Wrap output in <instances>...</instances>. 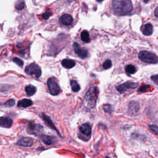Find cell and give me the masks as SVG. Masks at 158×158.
<instances>
[{
    "instance_id": "cell-10",
    "label": "cell",
    "mask_w": 158,
    "mask_h": 158,
    "mask_svg": "<svg viewBox=\"0 0 158 158\" xmlns=\"http://www.w3.org/2000/svg\"><path fill=\"white\" fill-rule=\"evenodd\" d=\"M129 112L131 115H137L140 111V105L135 102H132L129 104Z\"/></svg>"
},
{
    "instance_id": "cell-21",
    "label": "cell",
    "mask_w": 158,
    "mask_h": 158,
    "mask_svg": "<svg viewBox=\"0 0 158 158\" xmlns=\"http://www.w3.org/2000/svg\"><path fill=\"white\" fill-rule=\"evenodd\" d=\"M71 85L72 90L74 92H77L80 90V87L79 84L77 82V81L74 80H71Z\"/></svg>"
},
{
    "instance_id": "cell-1",
    "label": "cell",
    "mask_w": 158,
    "mask_h": 158,
    "mask_svg": "<svg viewBox=\"0 0 158 158\" xmlns=\"http://www.w3.org/2000/svg\"><path fill=\"white\" fill-rule=\"evenodd\" d=\"M112 6L114 14L119 16L127 14L133 9L130 0H113Z\"/></svg>"
},
{
    "instance_id": "cell-22",
    "label": "cell",
    "mask_w": 158,
    "mask_h": 158,
    "mask_svg": "<svg viewBox=\"0 0 158 158\" xmlns=\"http://www.w3.org/2000/svg\"><path fill=\"white\" fill-rule=\"evenodd\" d=\"M125 72L128 74H134L137 71L135 67L132 64H129L126 66L125 68Z\"/></svg>"
},
{
    "instance_id": "cell-11",
    "label": "cell",
    "mask_w": 158,
    "mask_h": 158,
    "mask_svg": "<svg viewBox=\"0 0 158 158\" xmlns=\"http://www.w3.org/2000/svg\"><path fill=\"white\" fill-rule=\"evenodd\" d=\"M17 144L24 147H30L34 144V140L30 137H23L17 142Z\"/></svg>"
},
{
    "instance_id": "cell-14",
    "label": "cell",
    "mask_w": 158,
    "mask_h": 158,
    "mask_svg": "<svg viewBox=\"0 0 158 158\" xmlns=\"http://www.w3.org/2000/svg\"><path fill=\"white\" fill-rule=\"evenodd\" d=\"M42 117H43V121L45 122V124L48 126V127L50 128V129H51L53 130H56V132H58V130H57L56 127V126L54 125V123L53 122V121L51 120V119H50L48 116H46V114H42ZM59 133V132H58Z\"/></svg>"
},
{
    "instance_id": "cell-25",
    "label": "cell",
    "mask_w": 158,
    "mask_h": 158,
    "mask_svg": "<svg viewBox=\"0 0 158 158\" xmlns=\"http://www.w3.org/2000/svg\"><path fill=\"white\" fill-rule=\"evenodd\" d=\"M15 103H16V102H15V100L14 99H10L4 103V105L6 107H10L14 106Z\"/></svg>"
},
{
    "instance_id": "cell-30",
    "label": "cell",
    "mask_w": 158,
    "mask_h": 158,
    "mask_svg": "<svg viewBox=\"0 0 158 158\" xmlns=\"http://www.w3.org/2000/svg\"><path fill=\"white\" fill-rule=\"evenodd\" d=\"M50 16H51V13H50V12H46L42 15V18L43 19L46 20V19H48L49 17H50Z\"/></svg>"
},
{
    "instance_id": "cell-15",
    "label": "cell",
    "mask_w": 158,
    "mask_h": 158,
    "mask_svg": "<svg viewBox=\"0 0 158 158\" xmlns=\"http://www.w3.org/2000/svg\"><path fill=\"white\" fill-rule=\"evenodd\" d=\"M142 32L144 35L149 36L153 32V27L151 24H147L143 27Z\"/></svg>"
},
{
    "instance_id": "cell-17",
    "label": "cell",
    "mask_w": 158,
    "mask_h": 158,
    "mask_svg": "<svg viewBox=\"0 0 158 158\" xmlns=\"http://www.w3.org/2000/svg\"><path fill=\"white\" fill-rule=\"evenodd\" d=\"M62 66L66 69H71L75 66V62L74 60L65 59L61 62Z\"/></svg>"
},
{
    "instance_id": "cell-33",
    "label": "cell",
    "mask_w": 158,
    "mask_h": 158,
    "mask_svg": "<svg viewBox=\"0 0 158 158\" xmlns=\"http://www.w3.org/2000/svg\"><path fill=\"white\" fill-rule=\"evenodd\" d=\"M143 1H144L145 3H148V0H143Z\"/></svg>"
},
{
    "instance_id": "cell-31",
    "label": "cell",
    "mask_w": 158,
    "mask_h": 158,
    "mask_svg": "<svg viewBox=\"0 0 158 158\" xmlns=\"http://www.w3.org/2000/svg\"><path fill=\"white\" fill-rule=\"evenodd\" d=\"M151 80H153L155 83L158 84V75H153V76L151 77Z\"/></svg>"
},
{
    "instance_id": "cell-3",
    "label": "cell",
    "mask_w": 158,
    "mask_h": 158,
    "mask_svg": "<svg viewBox=\"0 0 158 158\" xmlns=\"http://www.w3.org/2000/svg\"><path fill=\"white\" fill-rule=\"evenodd\" d=\"M138 58L142 61L149 64H157L158 62L157 56L151 52L142 51L138 54Z\"/></svg>"
},
{
    "instance_id": "cell-19",
    "label": "cell",
    "mask_w": 158,
    "mask_h": 158,
    "mask_svg": "<svg viewBox=\"0 0 158 158\" xmlns=\"http://www.w3.org/2000/svg\"><path fill=\"white\" fill-rule=\"evenodd\" d=\"M26 92L29 97H31L34 95V94L36 93V88L33 85H29L26 87Z\"/></svg>"
},
{
    "instance_id": "cell-34",
    "label": "cell",
    "mask_w": 158,
    "mask_h": 158,
    "mask_svg": "<svg viewBox=\"0 0 158 158\" xmlns=\"http://www.w3.org/2000/svg\"><path fill=\"white\" fill-rule=\"evenodd\" d=\"M97 1H98V2H102V1H103V0H97Z\"/></svg>"
},
{
    "instance_id": "cell-9",
    "label": "cell",
    "mask_w": 158,
    "mask_h": 158,
    "mask_svg": "<svg viewBox=\"0 0 158 158\" xmlns=\"http://www.w3.org/2000/svg\"><path fill=\"white\" fill-rule=\"evenodd\" d=\"M80 134L87 137L89 140L92 134V126L88 123L82 124L79 127Z\"/></svg>"
},
{
    "instance_id": "cell-26",
    "label": "cell",
    "mask_w": 158,
    "mask_h": 158,
    "mask_svg": "<svg viewBox=\"0 0 158 158\" xmlns=\"http://www.w3.org/2000/svg\"><path fill=\"white\" fill-rule=\"evenodd\" d=\"M149 128L151 131L154 132L156 135H158V126L155 125H149Z\"/></svg>"
},
{
    "instance_id": "cell-8",
    "label": "cell",
    "mask_w": 158,
    "mask_h": 158,
    "mask_svg": "<svg viewBox=\"0 0 158 158\" xmlns=\"http://www.w3.org/2000/svg\"><path fill=\"white\" fill-rule=\"evenodd\" d=\"M73 47L75 53H76L79 58L81 59H85L88 56V51L85 48H81L79 44L77 42H74L73 44Z\"/></svg>"
},
{
    "instance_id": "cell-6",
    "label": "cell",
    "mask_w": 158,
    "mask_h": 158,
    "mask_svg": "<svg viewBox=\"0 0 158 158\" xmlns=\"http://www.w3.org/2000/svg\"><path fill=\"white\" fill-rule=\"evenodd\" d=\"M47 84H48L49 92L52 94V95L55 96L60 93L61 88L55 78H53V77L49 78L48 80Z\"/></svg>"
},
{
    "instance_id": "cell-35",
    "label": "cell",
    "mask_w": 158,
    "mask_h": 158,
    "mask_svg": "<svg viewBox=\"0 0 158 158\" xmlns=\"http://www.w3.org/2000/svg\"><path fill=\"white\" fill-rule=\"evenodd\" d=\"M106 158H109V157H106Z\"/></svg>"
},
{
    "instance_id": "cell-18",
    "label": "cell",
    "mask_w": 158,
    "mask_h": 158,
    "mask_svg": "<svg viewBox=\"0 0 158 158\" xmlns=\"http://www.w3.org/2000/svg\"><path fill=\"white\" fill-rule=\"evenodd\" d=\"M41 138L42 142L47 145H51V144H53V143H54V138L51 136L41 135Z\"/></svg>"
},
{
    "instance_id": "cell-7",
    "label": "cell",
    "mask_w": 158,
    "mask_h": 158,
    "mask_svg": "<svg viewBox=\"0 0 158 158\" xmlns=\"http://www.w3.org/2000/svg\"><path fill=\"white\" fill-rule=\"evenodd\" d=\"M138 87V83H135L132 82H127L121 85L116 87L117 90L120 93H123L125 92L128 89H135Z\"/></svg>"
},
{
    "instance_id": "cell-28",
    "label": "cell",
    "mask_w": 158,
    "mask_h": 158,
    "mask_svg": "<svg viewBox=\"0 0 158 158\" xmlns=\"http://www.w3.org/2000/svg\"><path fill=\"white\" fill-rule=\"evenodd\" d=\"M150 88V85H143L142 87H140V88H139L138 91L140 92H145L149 90V88Z\"/></svg>"
},
{
    "instance_id": "cell-23",
    "label": "cell",
    "mask_w": 158,
    "mask_h": 158,
    "mask_svg": "<svg viewBox=\"0 0 158 158\" xmlns=\"http://www.w3.org/2000/svg\"><path fill=\"white\" fill-rule=\"evenodd\" d=\"M15 7L17 10H22L25 7V2L24 0H17L15 3Z\"/></svg>"
},
{
    "instance_id": "cell-5",
    "label": "cell",
    "mask_w": 158,
    "mask_h": 158,
    "mask_svg": "<svg viewBox=\"0 0 158 158\" xmlns=\"http://www.w3.org/2000/svg\"><path fill=\"white\" fill-rule=\"evenodd\" d=\"M25 72L28 75H35L36 78H40L41 75L40 67L35 63H31L25 69Z\"/></svg>"
},
{
    "instance_id": "cell-27",
    "label": "cell",
    "mask_w": 158,
    "mask_h": 158,
    "mask_svg": "<svg viewBox=\"0 0 158 158\" xmlns=\"http://www.w3.org/2000/svg\"><path fill=\"white\" fill-rule=\"evenodd\" d=\"M13 61L16 63L17 65H18L19 67H22L24 66V62L22 60L18 58H14L13 59Z\"/></svg>"
},
{
    "instance_id": "cell-2",
    "label": "cell",
    "mask_w": 158,
    "mask_h": 158,
    "mask_svg": "<svg viewBox=\"0 0 158 158\" xmlns=\"http://www.w3.org/2000/svg\"><path fill=\"white\" fill-rule=\"evenodd\" d=\"M99 90L97 87H92L87 92L84 98L85 106L88 109H93L96 106Z\"/></svg>"
},
{
    "instance_id": "cell-24",
    "label": "cell",
    "mask_w": 158,
    "mask_h": 158,
    "mask_svg": "<svg viewBox=\"0 0 158 158\" xmlns=\"http://www.w3.org/2000/svg\"><path fill=\"white\" fill-rule=\"evenodd\" d=\"M103 67L104 69L107 70V69H109L112 67V62L109 59H107L105 61V62L103 63Z\"/></svg>"
},
{
    "instance_id": "cell-13",
    "label": "cell",
    "mask_w": 158,
    "mask_h": 158,
    "mask_svg": "<svg viewBox=\"0 0 158 158\" xmlns=\"http://www.w3.org/2000/svg\"><path fill=\"white\" fill-rule=\"evenodd\" d=\"M60 22L65 26H70L73 22V18L69 14H64L60 17Z\"/></svg>"
},
{
    "instance_id": "cell-32",
    "label": "cell",
    "mask_w": 158,
    "mask_h": 158,
    "mask_svg": "<svg viewBox=\"0 0 158 158\" xmlns=\"http://www.w3.org/2000/svg\"><path fill=\"white\" fill-rule=\"evenodd\" d=\"M154 14H155V16L157 17H158V6H157V7L156 8V9L154 11Z\"/></svg>"
},
{
    "instance_id": "cell-16",
    "label": "cell",
    "mask_w": 158,
    "mask_h": 158,
    "mask_svg": "<svg viewBox=\"0 0 158 158\" xmlns=\"http://www.w3.org/2000/svg\"><path fill=\"white\" fill-rule=\"evenodd\" d=\"M32 104H33L32 101L29 99L24 98L22 99V100H20L19 102H18L17 106L19 107H23V108H26V107H30Z\"/></svg>"
},
{
    "instance_id": "cell-12",
    "label": "cell",
    "mask_w": 158,
    "mask_h": 158,
    "mask_svg": "<svg viewBox=\"0 0 158 158\" xmlns=\"http://www.w3.org/2000/svg\"><path fill=\"white\" fill-rule=\"evenodd\" d=\"M12 125V120L9 117H0V127L10 128Z\"/></svg>"
},
{
    "instance_id": "cell-29",
    "label": "cell",
    "mask_w": 158,
    "mask_h": 158,
    "mask_svg": "<svg viewBox=\"0 0 158 158\" xmlns=\"http://www.w3.org/2000/svg\"><path fill=\"white\" fill-rule=\"evenodd\" d=\"M103 109L106 112H111L112 111V107L109 104H105L103 106Z\"/></svg>"
},
{
    "instance_id": "cell-4",
    "label": "cell",
    "mask_w": 158,
    "mask_h": 158,
    "mask_svg": "<svg viewBox=\"0 0 158 158\" xmlns=\"http://www.w3.org/2000/svg\"><path fill=\"white\" fill-rule=\"evenodd\" d=\"M27 132L29 134L34 135L35 136H40L42 134L43 132V127L40 124L31 121L27 125Z\"/></svg>"
},
{
    "instance_id": "cell-20",
    "label": "cell",
    "mask_w": 158,
    "mask_h": 158,
    "mask_svg": "<svg viewBox=\"0 0 158 158\" xmlns=\"http://www.w3.org/2000/svg\"><path fill=\"white\" fill-rule=\"evenodd\" d=\"M81 36V40L85 42V43H89L90 41V35L88 34V31L87 30H84L82 31V32L81 33L80 35Z\"/></svg>"
}]
</instances>
